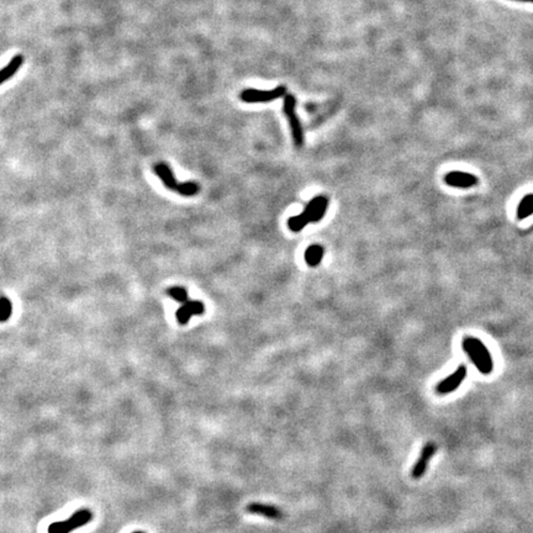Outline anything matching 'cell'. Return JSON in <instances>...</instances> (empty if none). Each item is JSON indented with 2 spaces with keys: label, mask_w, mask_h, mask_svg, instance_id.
<instances>
[{
  "label": "cell",
  "mask_w": 533,
  "mask_h": 533,
  "mask_svg": "<svg viewBox=\"0 0 533 533\" xmlns=\"http://www.w3.org/2000/svg\"><path fill=\"white\" fill-rule=\"evenodd\" d=\"M327 209H329V197L325 195H317L310 200L301 214L288 220V226L294 232L301 231L306 225L321 221L327 212Z\"/></svg>",
  "instance_id": "6da1fadb"
},
{
  "label": "cell",
  "mask_w": 533,
  "mask_h": 533,
  "mask_svg": "<svg viewBox=\"0 0 533 533\" xmlns=\"http://www.w3.org/2000/svg\"><path fill=\"white\" fill-rule=\"evenodd\" d=\"M462 347L482 374L489 375L494 370V362H492L491 354H490L486 346L479 339L465 337L462 342Z\"/></svg>",
  "instance_id": "7a4b0ae2"
},
{
  "label": "cell",
  "mask_w": 533,
  "mask_h": 533,
  "mask_svg": "<svg viewBox=\"0 0 533 533\" xmlns=\"http://www.w3.org/2000/svg\"><path fill=\"white\" fill-rule=\"evenodd\" d=\"M153 172H154V174H156V176L162 180L164 187H166L167 189L172 190V192H176L178 193V194L184 195V196H193V195L199 193L200 188L196 183L178 182V180L176 179V177H174L173 173H172L171 168H169L166 163L154 164Z\"/></svg>",
  "instance_id": "3957f363"
},
{
  "label": "cell",
  "mask_w": 533,
  "mask_h": 533,
  "mask_svg": "<svg viewBox=\"0 0 533 533\" xmlns=\"http://www.w3.org/2000/svg\"><path fill=\"white\" fill-rule=\"evenodd\" d=\"M295 107H296V99L294 95L285 94L284 101H283V111L289 121L295 146L301 147L304 145V131H302L301 122H300Z\"/></svg>",
  "instance_id": "277c9868"
},
{
  "label": "cell",
  "mask_w": 533,
  "mask_h": 533,
  "mask_svg": "<svg viewBox=\"0 0 533 533\" xmlns=\"http://www.w3.org/2000/svg\"><path fill=\"white\" fill-rule=\"evenodd\" d=\"M92 519L93 512L90 511V510H78V511L74 512L73 516L69 517L68 520L53 522L52 525H49L48 533H71L72 531H74V530L79 529V527L86 526L88 522L92 521Z\"/></svg>",
  "instance_id": "5b68a950"
},
{
  "label": "cell",
  "mask_w": 533,
  "mask_h": 533,
  "mask_svg": "<svg viewBox=\"0 0 533 533\" xmlns=\"http://www.w3.org/2000/svg\"><path fill=\"white\" fill-rule=\"evenodd\" d=\"M285 94H287V88L284 86H279L270 90H259L253 88L244 89L240 94V97H241L242 101L247 102V104H257V102L274 101L279 97H285Z\"/></svg>",
  "instance_id": "8992f818"
},
{
  "label": "cell",
  "mask_w": 533,
  "mask_h": 533,
  "mask_svg": "<svg viewBox=\"0 0 533 533\" xmlns=\"http://www.w3.org/2000/svg\"><path fill=\"white\" fill-rule=\"evenodd\" d=\"M467 367H465L464 364H460L449 377L441 380V382L437 384L436 391L441 395H447L455 391V390L459 388V385L462 384L463 380L467 378Z\"/></svg>",
  "instance_id": "52a82bcc"
},
{
  "label": "cell",
  "mask_w": 533,
  "mask_h": 533,
  "mask_svg": "<svg viewBox=\"0 0 533 533\" xmlns=\"http://www.w3.org/2000/svg\"><path fill=\"white\" fill-rule=\"evenodd\" d=\"M437 452V444L435 442H429L424 445L421 450V454H420L419 459L415 463L414 468L411 470V477L414 479H420L425 475V473L427 472V468H429L430 460L432 459L435 454Z\"/></svg>",
  "instance_id": "ba28073f"
},
{
  "label": "cell",
  "mask_w": 533,
  "mask_h": 533,
  "mask_svg": "<svg viewBox=\"0 0 533 533\" xmlns=\"http://www.w3.org/2000/svg\"><path fill=\"white\" fill-rule=\"evenodd\" d=\"M444 183L453 188L468 189L478 184V178L467 172H449L444 176Z\"/></svg>",
  "instance_id": "9c48e42d"
},
{
  "label": "cell",
  "mask_w": 533,
  "mask_h": 533,
  "mask_svg": "<svg viewBox=\"0 0 533 533\" xmlns=\"http://www.w3.org/2000/svg\"><path fill=\"white\" fill-rule=\"evenodd\" d=\"M247 511L249 514L253 515H259V516H263L266 519L269 520H282L284 517V512L277 506H273V505L268 504H262V502H251V504L247 506Z\"/></svg>",
  "instance_id": "30bf717a"
},
{
  "label": "cell",
  "mask_w": 533,
  "mask_h": 533,
  "mask_svg": "<svg viewBox=\"0 0 533 533\" xmlns=\"http://www.w3.org/2000/svg\"><path fill=\"white\" fill-rule=\"evenodd\" d=\"M205 306L201 301H187L180 309L177 310L176 317L180 325H187L193 315L204 314Z\"/></svg>",
  "instance_id": "8fae6325"
},
{
  "label": "cell",
  "mask_w": 533,
  "mask_h": 533,
  "mask_svg": "<svg viewBox=\"0 0 533 533\" xmlns=\"http://www.w3.org/2000/svg\"><path fill=\"white\" fill-rule=\"evenodd\" d=\"M22 64H24V56H22V54H16V56L12 57L9 63L2 68L1 73H0L1 83H5V82L9 81L11 77H14L15 74H16V72L21 68Z\"/></svg>",
  "instance_id": "7c38bea8"
},
{
  "label": "cell",
  "mask_w": 533,
  "mask_h": 533,
  "mask_svg": "<svg viewBox=\"0 0 533 533\" xmlns=\"http://www.w3.org/2000/svg\"><path fill=\"white\" fill-rule=\"evenodd\" d=\"M324 247L321 244H311L305 251V261L310 267H317L324 258Z\"/></svg>",
  "instance_id": "4fadbf2b"
},
{
  "label": "cell",
  "mask_w": 533,
  "mask_h": 533,
  "mask_svg": "<svg viewBox=\"0 0 533 533\" xmlns=\"http://www.w3.org/2000/svg\"><path fill=\"white\" fill-rule=\"evenodd\" d=\"M533 214V194H529L520 201L517 207V217L524 220Z\"/></svg>",
  "instance_id": "5bb4252c"
},
{
  "label": "cell",
  "mask_w": 533,
  "mask_h": 533,
  "mask_svg": "<svg viewBox=\"0 0 533 533\" xmlns=\"http://www.w3.org/2000/svg\"><path fill=\"white\" fill-rule=\"evenodd\" d=\"M167 294L174 299L178 302H187L189 301V296H188V291L182 287H172L167 290Z\"/></svg>",
  "instance_id": "9a60e30c"
},
{
  "label": "cell",
  "mask_w": 533,
  "mask_h": 533,
  "mask_svg": "<svg viewBox=\"0 0 533 533\" xmlns=\"http://www.w3.org/2000/svg\"><path fill=\"white\" fill-rule=\"evenodd\" d=\"M12 312V302L10 301V299H7L6 296L1 297V310H0V320L1 322H6L10 319Z\"/></svg>",
  "instance_id": "2e32d148"
},
{
  "label": "cell",
  "mask_w": 533,
  "mask_h": 533,
  "mask_svg": "<svg viewBox=\"0 0 533 533\" xmlns=\"http://www.w3.org/2000/svg\"><path fill=\"white\" fill-rule=\"evenodd\" d=\"M516 1H525V2H533V0H516Z\"/></svg>",
  "instance_id": "e0dca14e"
},
{
  "label": "cell",
  "mask_w": 533,
  "mask_h": 533,
  "mask_svg": "<svg viewBox=\"0 0 533 533\" xmlns=\"http://www.w3.org/2000/svg\"><path fill=\"white\" fill-rule=\"evenodd\" d=\"M134 533H145V532H134Z\"/></svg>",
  "instance_id": "ac0fdd59"
}]
</instances>
